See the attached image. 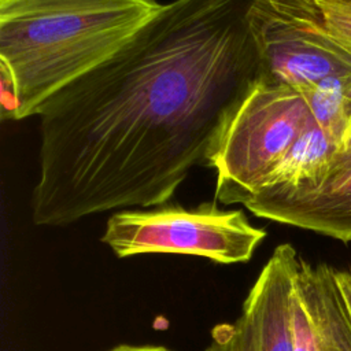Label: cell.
<instances>
[{"label": "cell", "mask_w": 351, "mask_h": 351, "mask_svg": "<svg viewBox=\"0 0 351 351\" xmlns=\"http://www.w3.org/2000/svg\"><path fill=\"white\" fill-rule=\"evenodd\" d=\"M318 7L326 26L351 43V4L337 0H313Z\"/></svg>", "instance_id": "11"}, {"label": "cell", "mask_w": 351, "mask_h": 351, "mask_svg": "<svg viewBox=\"0 0 351 351\" xmlns=\"http://www.w3.org/2000/svg\"><path fill=\"white\" fill-rule=\"evenodd\" d=\"M255 26L262 49L259 81L304 92L351 73V43L326 26L313 0H261Z\"/></svg>", "instance_id": "5"}, {"label": "cell", "mask_w": 351, "mask_h": 351, "mask_svg": "<svg viewBox=\"0 0 351 351\" xmlns=\"http://www.w3.org/2000/svg\"><path fill=\"white\" fill-rule=\"evenodd\" d=\"M265 239L266 230L252 225L243 210L204 202L115 211L100 240L118 258L174 254L233 265L248 262Z\"/></svg>", "instance_id": "3"}, {"label": "cell", "mask_w": 351, "mask_h": 351, "mask_svg": "<svg viewBox=\"0 0 351 351\" xmlns=\"http://www.w3.org/2000/svg\"><path fill=\"white\" fill-rule=\"evenodd\" d=\"M204 351H255L254 333L247 315L241 313L233 322L215 325Z\"/></svg>", "instance_id": "10"}, {"label": "cell", "mask_w": 351, "mask_h": 351, "mask_svg": "<svg viewBox=\"0 0 351 351\" xmlns=\"http://www.w3.org/2000/svg\"><path fill=\"white\" fill-rule=\"evenodd\" d=\"M261 0H173L40 117L32 218L66 226L167 203L256 85Z\"/></svg>", "instance_id": "1"}, {"label": "cell", "mask_w": 351, "mask_h": 351, "mask_svg": "<svg viewBox=\"0 0 351 351\" xmlns=\"http://www.w3.org/2000/svg\"><path fill=\"white\" fill-rule=\"evenodd\" d=\"M19 99L15 82L8 71L0 67V118L1 121H18Z\"/></svg>", "instance_id": "12"}, {"label": "cell", "mask_w": 351, "mask_h": 351, "mask_svg": "<svg viewBox=\"0 0 351 351\" xmlns=\"http://www.w3.org/2000/svg\"><path fill=\"white\" fill-rule=\"evenodd\" d=\"M302 93L315 123L341 152L351 134V73L329 77Z\"/></svg>", "instance_id": "9"}, {"label": "cell", "mask_w": 351, "mask_h": 351, "mask_svg": "<svg viewBox=\"0 0 351 351\" xmlns=\"http://www.w3.org/2000/svg\"><path fill=\"white\" fill-rule=\"evenodd\" d=\"M158 0H0V67L19 115H38L60 90L121 51L160 10Z\"/></svg>", "instance_id": "2"}, {"label": "cell", "mask_w": 351, "mask_h": 351, "mask_svg": "<svg viewBox=\"0 0 351 351\" xmlns=\"http://www.w3.org/2000/svg\"><path fill=\"white\" fill-rule=\"evenodd\" d=\"M310 119L302 92L258 80L210 162L215 171V202L243 206L285 158Z\"/></svg>", "instance_id": "4"}, {"label": "cell", "mask_w": 351, "mask_h": 351, "mask_svg": "<svg viewBox=\"0 0 351 351\" xmlns=\"http://www.w3.org/2000/svg\"><path fill=\"white\" fill-rule=\"evenodd\" d=\"M336 278L351 314V267L336 269Z\"/></svg>", "instance_id": "13"}, {"label": "cell", "mask_w": 351, "mask_h": 351, "mask_svg": "<svg viewBox=\"0 0 351 351\" xmlns=\"http://www.w3.org/2000/svg\"><path fill=\"white\" fill-rule=\"evenodd\" d=\"M254 215L351 241V159L335 160L314 188L259 200L245 207Z\"/></svg>", "instance_id": "7"}, {"label": "cell", "mask_w": 351, "mask_h": 351, "mask_svg": "<svg viewBox=\"0 0 351 351\" xmlns=\"http://www.w3.org/2000/svg\"><path fill=\"white\" fill-rule=\"evenodd\" d=\"M289 324L293 351H351V314L336 269L298 256Z\"/></svg>", "instance_id": "6"}, {"label": "cell", "mask_w": 351, "mask_h": 351, "mask_svg": "<svg viewBox=\"0 0 351 351\" xmlns=\"http://www.w3.org/2000/svg\"><path fill=\"white\" fill-rule=\"evenodd\" d=\"M299 254L280 244L259 271L243 304L255 340V351H293L289 324L292 274Z\"/></svg>", "instance_id": "8"}, {"label": "cell", "mask_w": 351, "mask_h": 351, "mask_svg": "<svg viewBox=\"0 0 351 351\" xmlns=\"http://www.w3.org/2000/svg\"><path fill=\"white\" fill-rule=\"evenodd\" d=\"M344 159H351V134L350 137L347 138L346 144H344V148L341 149V152H339L335 158V160H344ZM333 160V162H335Z\"/></svg>", "instance_id": "15"}, {"label": "cell", "mask_w": 351, "mask_h": 351, "mask_svg": "<svg viewBox=\"0 0 351 351\" xmlns=\"http://www.w3.org/2000/svg\"><path fill=\"white\" fill-rule=\"evenodd\" d=\"M337 1H341V3H346V4H351V0H337Z\"/></svg>", "instance_id": "16"}, {"label": "cell", "mask_w": 351, "mask_h": 351, "mask_svg": "<svg viewBox=\"0 0 351 351\" xmlns=\"http://www.w3.org/2000/svg\"><path fill=\"white\" fill-rule=\"evenodd\" d=\"M107 351H173L165 346H152V344H145V346H134V344H119L115 346Z\"/></svg>", "instance_id": "14"}]
</instances>
